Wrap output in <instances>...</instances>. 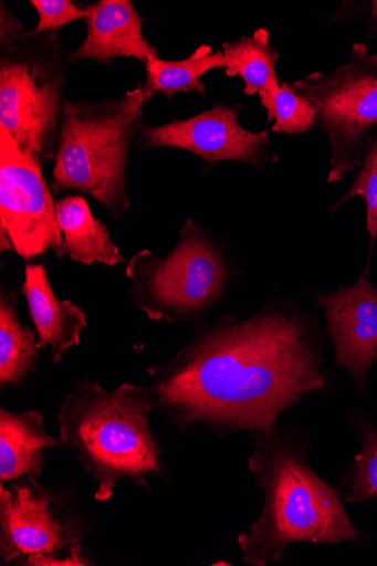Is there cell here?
Wrapping results in <instances>:
<instances>
[{"instance_id": "6da1fadb", "label": "cell", "mask_w": 377, "mask_h": 566, "mask_svg": "<svg viewBox=\"0 0 377 566\" xmlns=\"http://www.w3.org/2000/svg\"><path fill=\"white\" fill-rule=\"evenodd\" d=\"M316 317L292 301L248 318L200 322L169 361L148 369L155 409L174 426L273 431L285 411L328 386Z\"/></svg>"}, {"instance_id": "7a4b0ae2", "label": "cell", "mask_w": 377, "mask_h": 566, "mask_svg": "<svg viewBox=\"0 0 377 566\" xmlns=\"http://www.w3.org/2000/svg\"><path fill=\"white\" fill-rule=\"evenodd\" d=\"M249 471L263 491L260 517L240 534L243 563H280L295 543L338 545L360 533L341 492L311 468L304 433L292 426L253 436Z\"/></svg>"}, {"instance_id": "3957f363", "label": "cell", "mask_w": 377, "mask_h": 566, "mask_svg": "<svg viewBox=\"0 0 377 566\" xmlns=\"http://www.w3.org/2000/svg\"><path fill=\"white\" fill-rule=\"evenodd\" d=\"M150 387L123 384L113 392L88 380L76 382L60 410L62 443L96 484L94 497L109 501L119 481L146 486L160 471V448L151 432Z\"/></svg>"}, {"instance_id": "277c9868", "label": "cell", "mask_w": 377, "mask_h": 566, "mask_svg": "<svg viewBox=\"0 0 377 566\" xmlns=\"http://www.w3.org/2000/svg\"><path fill=\"white\" fill-rule=\"evenodd\" d=\"M154 93L138 85L122 99L65 102L51 188L81 190L122 217L129 211L127 163L145 102Z\"/></svg>"}, {"instance_id": "5b68a950", "label": "cell", "mask_w": 377, "mask_h": 566, "mask_svg": "<svg viewBox=\"0 0 377 566\" xmlns=\"http://www.w3.org/2000/svg\"><path fill=\"white\" fill-rule=\"evenodd\" d=\"M126 275L133 303L149 319L172 324L198 319L218 304L231 270L220 248L188 219L166 259L142 250L127 264Z\"/></svg>"}, {"instance_id": "8992f818", "label": "cell", "mask_w": 377, "mask_h": 566, "mask_svg": "<svg viewBox=\"0 0 377 566\" xmlns=\"http://www.w3.org/2000/svg\"><path fill=\"white\" fill-rule=\"evenodd\" d=\"M64 51L56 34L28 32L2 48L0 126L41 164L57 156L65 102Z\"/></svg>"}, {"instance_id": "52a82bcc", "label": "cell", "mask_w": 377, "mask_h": 566, "mask_svg": "<svg viewBox=\"0 0 377 566\" xmlns=\"http://www.w3.org/2000/svg\"><path fill=\"white\" fill-rule=\"evenodd\" d=\"M292 86L311 103L315 126L331 140L328 182L342 181L362 166L377 136V55L355 43L346 64L307 74Z\"/></svg>"}, {"instance_id": "ba28073f", "label": "cell", "mask_w": 377, "mask_h": 566, "mask_svg": "<svg viewBox=\"0 0 377 566\" xmlns=\"http://www.w3.org/2000/svg\"><path fill=\"white\" fill-rule=\"evenodd\" d=\"M0 232L23 260L52 250L66 254L56 202L44 181L41 163L0 126Z\"/></svg>"}, {"instance_id": "9c48e42d", "label": "cell", "mask_w": 377, "mask_h": 566, "mask_svg": "<svg viewBox=\"0 0 377 566\" xmlns=\"http://www.w3.org/2000/svg\"><path fill=\"white\" fill-rule=\"evenodd\" d=\"M93 531L62 494L35 479L0 484V559L3 565L73 546Z\"/></svg>"}, {"instance_id": "30bf717a", "label": "cell", "mask_w": 377, "mask_h": 566, "mask_svg": "<svg viewBox=\"0 0 377 566\" xmlns=\"http://www.w3.org/2000/svg\"><path fill=\"white\" fill-rule=\"evenodd\" d=\"M239 113V106L217 103L192 118L146 128L144 139L148 147L186 149L208 163L237 161L258 168L275 165L280 158L268 133L242 128Z\"/></svg>"}, {"instance_id": "8fae6325", "label": "cell", "mask_w": 377, "mask_h": 566, "mask_svg": "<svg viewBox=\"0 0 377 566\" xmlns=\"http://www.w3.org/2000/svg\"><path fill=\"white\" fill-rule=\"evenodd\" d=\"M364 271L358 281L334 292H320L315 304L325 313L338 368L346 370L364 395L377 363V287Z\"/></svg>"}, {"instance_id": "7c38bea8", "label": "cell", "mask_w": 377, "mask_h": 566, "mask_svg": "<svg viewBox=\"0 0 377 566\" xmlns=\"http://www.w3.org/2000/svg\"><path fill=\"white\" fill-rule=\"evenodd\" d=\"M83 9L87 13L86 38L69 57L101 64L135 59L144 64L158 59L157 50L143 35L144 19L130 0H100Z\"/></svg>"}, {"instance_id": "4fadbf2b", "label": "cell", "mask_w": 377, "mask_h": 566, "mask_svg": "<svg viewBox=\"0 0 377 566\" xmlns=\"http://www.w3.org/2000/svg\"><path fill=\"white\" fill-rule=\"evenodd\" d=\"M30 317L35 326L40 349L50 347L53 363L81 342L87 325L81 307L70 300H59L53 293L43 264H28L22 286Z\"/></svg>"}, {"instance_id": "5bb4252c", "label": "cell", "mask_w": 377, "mask_h": 566, "mask_svg": "<svg viewBox=\"0 0 377 566\" xmlns=\"http://www.w3.org/2000/svg\"><path fill=\"white\" fill-rule=\"evenodd\" d=\"M59 447L61 442L46 433L40 411L14 413L0 409V482L40 479L45 465L44 450Z\"/></svg>"}, {"instance_id": "9a60e30c", "label": "cell", "mask_w": 377, "mask_h": 566, "mask_svg": "<svg viewBox=\"0 0 377 566\" xmlns=\"http://www.w3.org/2000/svg\"><path fill=\"white\" fill-rule=\"evenodd\" d=\"M56 217L65 253L76 263L114 268L126 262L109 230L93 217L82 196H66L57 201Z\"/></svg>"}, {"instance_id": "2e32d148", "label": "cell", "mask_w": 377, "mask_h": 566, "mask_svg": "<svg viewBox=\"0 0 377 566\" xmlns=\"http://www.w3.org/2000/svg\"><path fill=\"white\" fill-rule=\"evenodd\" d=\"M39 337L19 318L18 293L0 294V386H18L36 371Z\"/></svg>"}, {"instance_id": "e0dca14e", "label": "cell", "mask_w": 377, "mask_h": 566, "mask_svg": "<svg viewBox=\"0 0 377 566\" xmlns=\"http://www.w3.org/2000/svg\"><path fill=\"white\" fill-rule=\"evenodd\" d=\"M226 74L244 82V94L252 96L280 85L277 51L271 44V33L258 29L251 36L223 44Z\"/></svg>"}, {"instance_id": "ac0fdd59", "label": "cell", "mask_w": 377, "mask_h": 566, "mask_svg": "<svg viewBox=\"0 0 377 566\" xmlns=\"http://www.w3.org/2000/svg\"><path fill=\"white\" fill-rule=\"evenodd\" d=\"M146 66V87L153 93L166 94L169 98L179 92L196 91L205 94V85L200 78L212 70L226 67L222 51L212 53L208 44L198 46L191 56L184 61L172 62L160 59L153 60Z\"/></svg>"}, {"instance_id": "d6986e66", "label": "cell", "mask_w": 377, "mask_h": 566, "mask_svg": "<svg viewBox=\"0 0 377 566\" xmlns=\"http://www.w3.org/2000/svg\"><path fill=\"white\" fill-rule=\"evenodd\" d=\"M350 423L358 433L359 450L344 478V500L360 503L377 499V426L356 411Z\"/></svg>"}, {"instance_id": "ffe728a7", "label": "cell", "mask_w": 377, "mask_h": 566, "mask_svg": "<svg viewBox=\"0 0 377 566\" xmlns=\"http://www.w3.org/2000/svg\"><path fill=\"white\" fill-rule=\"evenodd\" d=\"M258 95L268 122H274V133L300 135L315 126L311 103L287 83L261 91Z\"/></svg>"}, {"instance_id": "44dd1931", "label": "cell", "mask_w": 377, "mask_h": 566, "mask_svg": "<svg viewBox=\"0 0 377 566\" xmlns=\"http://www.w3.org/2000/svg\"><path fill=\"white\" fill-rule=\"evenodd\" d=\"M360 170L347 192L335 203L334 214L343 203L352 198H363L366 205V230L369 237V264L374 243L377 239V136L370 143Z\"/></svg>"}, {"instance_id": "7402d4cb", "label": "cell", "mask_w": 377, "mask_h": 566, "mask_svg": "<svg viewBox=\"0 0 377 566\" xmlns=\"http://www.w3.org/2000/svg\"><path fill=\"white\" fill-rule=\"evenodd\" d=\"M32 7L39 15V23L31 32L34 34L52 33L77 20H86L84 9L71 0H32Z\"/></svg>"}, {"instance_id": "603a6c76", "label": "cell", "mask_w": 377, "mask_h": 566, "mask_svg": "<svg viewBox=\"0 0 377 566\" xmlns=\"http://www.w3.org/2000/svg\"><path fill=\"white\" fill-rule=\"evenodd\" d=\"M59 553L60 551L46 554L30 555L19 559L18 562L28 563L29 565H92L91 562L84 556L80 543L69 547V552L64 556H60Z\"/></svg>"}, {"instance_id": "cb8c5ba5", "label": "cell", "mask_w": 377, "mask_h": 566, "mask_svg": "<svg viewBox=\"0 0 377 566\" xmlns=\"http://www.w3.org/2000/svg\"><path fill=\"white\" fill-rule=\"evenodd\" d=\"M2 32H0V42L2 48H9L21 41L28 32H25L17 18L11 14L10 11L6 10L4 3H2Z\"/></svg>"}, {"instance_id": "d4e9b609", "label": "cell", "mask_w": 377, "mask_h": 566, "mask_svg": "<svg viewBox=\"0 0 377 566\" xmlns=\"http://www.w3.org/2000/svg\"><path fill=\"white\" fill-rule=\"evenodd\" d=\"M370 4H371V13H370V15H371L374 25L377 29V0H374V2H371Z\"/></svg>"}]
</instances>
